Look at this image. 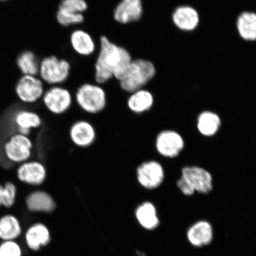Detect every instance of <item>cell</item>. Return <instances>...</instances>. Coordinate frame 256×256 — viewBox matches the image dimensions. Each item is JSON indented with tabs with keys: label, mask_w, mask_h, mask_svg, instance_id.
Returning <instances> with one entry per match:
<instances>
[{
	"label": "cell",
	"mask_w": 256,
	"mask_h": 256,
	"mask_svg": "<svg viewBox=\"0 0 256 256\" xmlns=\"http://www.w3.org/2000/svg\"><path fill=\"white\" fill-rule=\"evenodd\" d=\"M133 60L126 48L118 46L107 36H102L95 64L96 83L104 84L114 78L120 81L126 75Z\"/></svg>",
	"instance_id": "obj_1"
},
{
	"label": "cell",
	"mask_w": 256,
	"mask_h": 256,
	"mask_svg": "<svg viewBox=\"0 0 256 256\" xmlns=\"http://www.w3.org/2000/svg\"><path fill=\"white\" fill-rule=\"evenodd\" d=\"M156 74V66L150 60L134 59L126 75L119 81L120 87L124 92L131 94L144 88L154 78Z\"/></svg>",
	"instance_id": "obj_2"
},
{
	"label": "cell",
	"mask_w": 256,
	"mask_h": 256,
	"mask_svg": "<svg viewBox=\"0 0 256 256\" xmlns=\"http://www.w3.org/2000/svg\"><path fill=\"white\" fill-rule=\"evenodd\" d=\"M76 100L80 108L88 114H97L107 104V95L100 84L84 83L76 90Z\"/></svg>",
	"instance_id": "obj_3"
},
{
	"label": "cell",
	"mask_w": 256,
	"mask_h": 256,
	"mask_svg": "<svg viewBox=\"0 0 256 256\" xmlns=\"http://www.w3.org/2000/svg\"><path fill=\"white\" fill-rule=\"evenodd\" d=\"M71 69L68 60L52 56L44 58L40 62L39 74L44 82L60 86L68 80Z\"/></svg>",
	"instance_id": "obj_4"
},
{
	"label": "cell",
	"mask_w": 256,
	"mask_h": 256,
	"mask_svg": "<svg viewBox=\"0 0 256 256\" xmlns=\"http://www.w3.org/2000/svg\"><path fill=\"white\" fill-rule=\"evenodd\" d=\"M164 170L160 162L154 160L144 162L136 170L138 182L144 188L154 190L164 182Z\"/></svg>",
	"instance_id": "obj_5"
},
{
	"label": "cell",
	"mask_w": 256,
	"mask_h": 256,
	"mask_svg": "<svg viewBox=\"0 0 256 256\" xmlns=\"http://www.w3.org/2000/svg\"><path fill=\"white\" fill-rule=\"evenodd\" d=\"M43 102L51 113L62 114L70 110L72 104V96L68 89L54 86L44 92Z\"/></svg>",
	"instance_id": "obj_6"
},
{
	"label": "cell",
	"mask_w": 256,
	"mask_h": 256,
	"mask_svg": "<svg viewBox=\"0 0 256 256\" xmlns=\"http://www.w3.org/2000/svg\"><path fill=\"white\" fill-rule=\"evenodd\" d=\"M156 151L166 158H175L184 147L183 137L172 130H164L158 134L156 140Z\"/></svg>",
	"instance_id": "obj_7"
},
{
	"label": "cell",
	"mask_w": 256,
	"mask_h": 256,
	"mask_svg": "<svg viewBox=\"0 0 256 256\" xmlns=\"http://www.w3.org/2000/svg\"><path fill=\"white\" fill-rule=\"evenodd\" d=\"M33 144L28 136L18 133L12 136L5 144L4 152L10 161L24 162L30 158Z\"/></svg>",
	"instance_id": "obj_8"
},
{
	"label": "cell",
	"mask_w": 256,
	"mask_h": 256,
	"mask_svg": "<svg viewBox=\"0 0 256 256\" xmlns=\"http://www.w3.org/2000/svg\"><path fill=\"white\" fill-rule=\"evenodd\" d=\"M181 177L195 192L206 194L212 190L213 178L210 172L198 166H187L182 170Z\"/></svg>",
	"instance_id": "obj_9"
},
{
	"label": "cell",
	"mask_w": 256,
	"mask_h": 256,
	"mask_svg": "<svg viewBox=\"0 0 256 256\" xmlns=\"http://www.w3.org/2000/svg\"><path fill=\"white\" fill-rule=\"evenodd\" d=\"M16 94L22 102L33 104L43 97L44 88L42 80L36 76H24L16 88Z\"/></svg>",
	"instance_id": "obj_10"
},
{
	"label": "cell",
	"mask_w": 256,
	"mask_h": 256,
	"mask_svg": "<svg viewBox=\"0 0 256 256\" xmlns=\"http://www.w3.org/2000/svg\"><path fill=\"white\" fill-rule=\"evenodd\" d=\"M143 12L142 0H121L114 9V18L118 24H126L139 21Z\"/></svg>",
	"instance_id": "obj_11"
},
{
	"label": "cell",
	"mask_w": 256,
	"mask_h": 256,
	"mask_svg": "<svg viewBox=\"0 0 256 256\" xmlns=\"http://www.w3.org/2000/svg\"><path fill=\"white\" fill-rule=\"evenodd\" d=\"M214 236V228L209 222L200 220L195 222L186 232V238L190 244L194 248H201L209 246Z\"/></svg>",
	"instance_id": "obj_12"
},
{
	"label": "cell",
	"mask_w": 256,
	"mask_h": 256,
	"mask_svg": "<svg viewBox=\"0 0 256 256\" xmlns=\"http://www.w3.org/2000/svg\"><path fill=\"white\" fill-rule=\"evenodd\" d=\"M19 180L32 186L42 184L46 178V170L38 162H26L18 168L17 172Z\"/></svg>",
	"instance_id": "obj_13"
},
{
	"label": "cell",
	"mask_w": 256,
	"mask_h": 256,
	"mask_svg": "<svg viewBox=\"0 0 256 256\" xmlns=\"http://www.w3.org/2000/svg\"><path fill=\"white\" fill-rule=\"evenodd\" d=\"M70 136L76 146L84 148L94 143L96 132L92 124L86 120H79L70 128Z\"/></svg>",
	"instance_id": "obj_14"
},
{
	"label": "cell",
	"mask_w": 256,
	"mask_h": 256,
	"mask_svg": "<svg viewBox=\"0 0 256 256\" xmlns=\"http://www.w3.org/2000/svg\"><path fill=\"white\" fill-rule=\"evenodd\" d=\"M176 26L183 31L195 30L200 23V15L194 8L188 6H179L172 14Z\"/></svg>",
	"instance_id": "obj_15"
},
{
	"label": "cell",
	"mask_w": 256,
	"mask_h": 256,
	"mask_svg": "<svg viewBox=\"0 0 256 256\" xmlns=\"http://www.w3.org/2000/svg\"><path fill=\"white\" fill-rule=\"evenodd\" d=\"M72 50L79 56H89L96 51V44L92 35L82 30H74L70 37Z\"/></svg>",
	"instance_id": "obj_16"
},
{
	"label": "cell",
	"mask_w": 256,
	"mask_h": 256,
	"mask_svg": "<svg viewBox=\"0 0 256 256\" xmlns=\"http://www.w3.org/2000/svg\"><path fill=\"white\" fill-rule=\"evenodd\" d=\"M26 204L31 212L50 213L56 207L53 198L47 192L42 190L35 191L28 194Z\"/></svg>",
	"instance_id": "obj_17"
},
{
	"label": "cell",
	"mask_w": 256,
	"mask_h": 256,
	"mask_svg": "<svg viewBox=\"0 0 256 256\" xmlns=\"http://www.w3.org/2000/svg\"><path fill=\"white\" fill-rule=\"evenodd\" d=\"M127 100L130 110L134 113L140 114L151 110L154 98L151 92L142 88L130 94Z\"/></svg>",
	"instance_id": "obj_18"
},
{
	"label": "cell",
	"mask_w": 256,
	"mask_h": 256,
	"mask_svg": "<svg viewBox=\"0 0 256 256\" xmlns=\"http://www.w3.org/2000/svg\"><path fill=\"white\" fill-rule=\"evenodd\" d=\"M25 238L28 247L32 250H39L41 246H46L50 242L49 230L42 224H35L28 230Z\"/></svg>",
	"instance_id": "obj_19"
},
{
	"label": "cell",
	"mask_w": 256,
	"mask_h": 256,
	"mask_svg": "<svg viewBox=\"0 0 256 256\" xmlns=\"http://www.w3.org/2000/svg\"><path fill=\"white\" fill-rule=\"evenodd\" d=\"M222 120L218 114L211 111H204L197 118V129L201 135L210 137L218 132Z\"/></svg>",
	"instance_id": "obj_20"
},
{
	"label": "cell",
	"mask_w": 256,
	"mask_h": 256,
	"mask_svg": "<svg viewBox=\"0 0 256 256\" xmlns=\"http://www.w3.org/2000/svg\"><path fill=\"white\" fill-rule=\"evenodd\" d=\"M136 215L140 225L146 229L152 230L159 226L160 220L156 208L150 202H145L138 206Z\"/></svg>",
	"instance_id": "obj_21"
},
{
	"label": "cell",
	"mask_w": 256,
	"mask_h": 256,
	"mask_svg": "<svg viewBox=\"0 0 256 256\" xmlns=\"http://www.w3.org/2000/svg\"><path fill=\"white\" fill-rule=\"evenodd\" d=\"M240 36L246 41L256 40V14L244 12L240 14L236 21Z\"/></svg>",
	"instance_id": "obj_22"
},
{
	"label": "cell",
	"mask_w": 256,
	"mask_h": 256,
	"mask_svg": "<svg viewBox=\"0 0 256 256\" xmlns=\"http://www.w3.org/2000/svg\"><path fill=\"white\" fill-rule=\"evenodd\" d=\"M14 122L18 126V133L28 136L32 129L40 126L42 120L37 114L24 110L15 115Z\"/></svg>",
	"instance_id": "obj_23"
},
{
	"label": "cell",
	"mask_w": 256,
	"mask_h": 256,
	"mask_svg": "<svg viewBox=\"0 0 256 256\" xmlns=\"http://www.w3.org/2000/svg\"><path fill=\"white\" fill-rule=\"evenodd\" d=\"M21 232L22 227L17 218L6 215L0 218V238L4 241H14Z\"/></svg>",
	"instance_id": "obj_24"
},
{
	"label": "cell",
	"mask_w": 256,
	"mask_h": 256,
	"mask_svg": "<svg viewBox=\"0 0 256 256\" xmlns=\"http://www.w3.org/2000/svg\"><path fill=\"white\" fill-rule=\"evenodd\" d=\"M18 64L24 76H36L39 74L40 63L33 52L27 51L18 58Z\"/></svg>",
	"instance_id": "obj_25"
},
{
	"label": "cell",
	"mask_w": 256,
	"mask_h": 256,
	"mask_svg": "<svg viewBox=\"0 0 256 256\" xmlns=\"http://www.w3.org/2000/svg\"><path fill=\"white\" fill-rule=\"evenodd\" d=\"M56 20L62 26L68 27L70 26L78 25L83 23L84 21V16L83 14H76V12L58 8L56 12Z\"/></svg>",
	"instance_id": "obj_26"
},
{
	"label": "cell",
	"mask_w": 256,
	"mask_h": 256,
	"mask_svg": "<svg viewBox=\"0 0 256 256\" xmlns=\"http://www.w3.org/2000/svg\"><path fill=\"white\" fill-rule=\"evenodd\" d=\"M58 8L65 10L83 14L87 10L88 4L86 0H62Z\"/></svg>",
	"instance_id": "obj_27"
},
{
	"label": "cell",
	"mask_w": 256,
	"mask_h": 256,
	"mask_svg": "<svg viewBox=\"0 0 256 256\" xmlns=\"http://www.w3.org/2000/svg\"><path fill=\"white\" fill-rule=\"evenodd\" d=\"M20 246L14 241H4L0 244V256H22Z\"/></svg>",
	"instance_id": "obj_28"
},
{
	"label": "cell",
	"mask_w": 256,
	"mask_h": 256,
	"mask_svg": "<svg viewBox=\"0 0 256 256\" xmlns=\"http://www.w3.org/2000/svg\"><path fill=\"white\" fill-rule=\"evenodd\" d=\"M4 186V200L2 206L6 208H11L15 203L17 188L14 184L12 182H7Z\"/></svg>",
	"instance_id": "obj_29"
},
{
	"label": "cell",
	"mask_w": 256,
	"mask_h": 256,
	"mask_svg": "<svg viewBox=\"0 0 256 256\" xmlns=\"http://www.w3.org/2000/svg\"><path fill=\"white\" fill-rule=\"evenodd\" d=\"M177 186L179 190H180L182 194L185 196H190L194 194V190L192 188L188 182L184 180V178L180 177L177 182Z\"/></svg>",
	"instance_id": "obj_30"
},
{
	"label": "cell",
	"mask_w": 256,
	"mask_h": 256,
	"mask_svg": "<svg viewBox=\"0 0 256 256\" xmlns=\"http://www.w3.org/2000/svg\"><path fill=\"white\" fill-rule=\"evenodd\" d=\"M4 200V186L0 184V206H2Z\"/></svg>",
	"instance_id": "obj_31"
},
{
	"label": "cell",
	"mask_w": 256,
	"mask_h": 256,
	"mask_svg": "<svg viewBox=\"0 0 256 256\" xmlns=\"http://www.w3.org/2000/svg\"><path fill=\"white\" fill-rule=\"evenodd\" d=\"M2 1H4V0H2Z\"/></svg>",
	"instance_id": "obj_32"
}]
</instances>
